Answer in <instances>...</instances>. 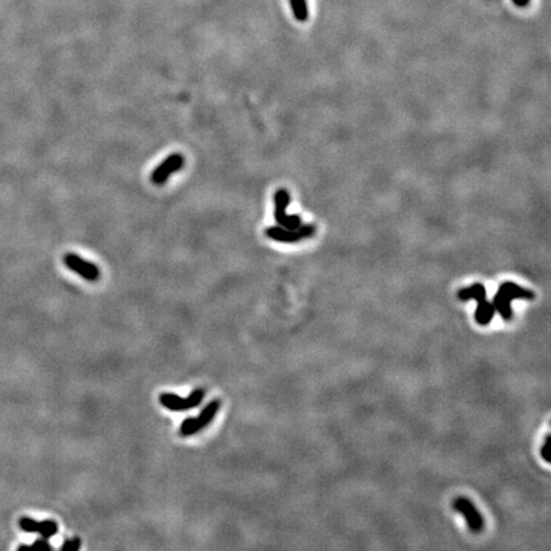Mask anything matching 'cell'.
Here are the masks:
<instances>
[{"instance_id":"obj_1","label":"cell","mask_w":551,"mask_h":551,"mask_svg":"<svg viewBox=\"0 0 551 551\" xmlns=\"http://www.w3.org/2000/svg\"><path fill=\"white\" fill-rule=\"evenodd\" d=\"M517 299L533 300L535 299V294L531 290L523 289V287L514 282L501 283L499 289H497L496 294H495L494 301H492L495 311L500 314V316L504 320H510L513 315V310L510 304H512L513 300H517Z\"/></svg>"},{"instance_id":"obj_2","label":"cell","mask_w":551,"mask_h":551,"mask_svg":"<svg viewBox=\"0 0 551 551\" xmlns=\"http://www.w3.org/2000/svg\"><path fill=\"white\" fill-rule=\"evenodd\" d=\"M458 299L462 301H468V300H476L477 307L475 311V319L476 323L480 325L490 324V322L494 318L495 309L494 305L488 301V296H486V289L483 283H474L472 286L465 287L461 289L458 291Z\"/></svg>"},{"instance_id":"obj_3","label":"cell","mask_w":551,"mask_h":551,"mask_svg":"<svg viewBox=\"0 0 551 551\" xmlns=\"http://www.w3.org/2000/svg\"><path fill=\"white\" fill-rule=\"evenodd\" d=\"M221 407V402L218 399H213L206 407L203 408L200 414L197 417H186L180 425L179 434L180 436H191V435L197 434L200 430H203L206 426H208L209 424L213 421V419L217 415L218 410Z\"/></svg>"},{"instance_id":"obj_4","label":"cell","mask_w":551,"mask_h":551,"mask_svg":"<svg viewBox=\"0 0 551 551\" xmlns=\"http://www.w3.org/2000/svg\"><path fill=\"white\" fill-rule=\"evenodd\" d=\"M290 193L286 189H278L274 193V220L277 225L289 230H296L303 225L300 216L287 215V207L290 204Z\"/></svg>"},{"instance_id":"obj_5","label":"cell","mask_w":551,"mask_h":551,"mask_svg":"<svg viewBox=\"0 0 551 551\" xmlns=\"http://www.w3.org/2000/svg\"><path fill=\"white\" fill-rule=\"evenodd\" d=\"M204 390L198 388L194 389L188 397H182L174 393H161L160 394V403L167 408L169 411L183 412L189 411L191 408H195L202 403L204 399Z\"/></svg>"},{"instance_id":"obj_6","label":"cell","mask_w":551,"mask_h":551,"mask_svg":"<svg viewBox=\"0 0 551 551\" xmlns=\"http://www.w3.org/2000/svg\"><path fill=\"white\" fill-rule=\"evenodd\" d=\"M315 234V227L313 225H301L296 230H289L285 227L276 225L265 230V235L269 239L278 243H298L309 239Z\"/></svg>"},{"instance_id":"obj_7","label":"cell","mask_w":551,"mask_h":551,"mask_svg":"<svg viewBox=\"0 0 551 551\" xmlns=\"http://www.w3.org/2000/svg\"><path fill=\"white\" fill-rule=\"evenodd\" d=\"M453 509L463 515L471 532L480 533L484 530L485 522L475 504L466 496H458L453 501Z\"/></svg>"},{"instance_id":"obj_8","label":"cell","mask_w":551,"mask_h":551,"mask_svg":"<svg viewBox=\"0 0 551 551\" xmlns=\"http://www.w3.org/2000/svg\"><path fill=\"white\" fill-rule=\"evenodd\" d=\"M63 260L64 264L66 265V268L79 274L86 281H90V282L99 281L100 274L101 273H100L99 267L95 263H91L88 260L83 259L82 256H79L75 253H66L64 255Z\"/></svg>"},{"instance_id":"obj_9","label":"cell","mask_w":551,"mask_h":551,"mask_svg":"<svg viewBox=\"0 0 551 551\" xmlns=\"http://www.w3.org/2000/svg\"><path fill=\"white\" fill-rule=\"evenodd\" d=\"M184 164L185 158L182 153H173L153 170V173L151 174V182L158 186L164 185L173 174L182 170Z\"/></svg>"},{"instance_id":"obj_10","label":"cell","mask_w":551,"mask_h":551,"mask_svg":"<svg viewBox=\"0 0 551 551\" xmlns=\"http://www.w3.org/2000/svg\"><path fill=\"white\" fill-rule=\"evenodd\" d=\"M19 527L27 533H37L44 539L49 540L54 537L59 531V526L53 519H45V521H36V519L30 518V517H22L19 519Z\"/></svg>"},{"instance_id":"obj_11","label":"cell","mask_w":551,"mask_h":551,"mask_svg":"<svg viewBox=\"0 0 551 551\" xmlns=\"http://www.w3.org/2000/svg\"><path fill=\"white\" fill-rule=\"evenodd\" d=\"M291 6L292 12L295 18L300 22H305L309 18V10H307V5L305 0H291Z\"/></svg>"},{"instance_id":"obj_12","label":"cell","mask_w":551,"mask_h":551,"mask_svg":"<svg viewBox=\"0 0 551 551\" xmlns=\"http://www.w3.org/2000/svg\"><path fill=\"white\" fill-rule=\"evenodd\" d=\"M18 550H28V551H51L53 546L49 544V541L44 537H40L36 541L33 542L32 545H22L19 546Z\"/></svg>"},{"instance_id":"obj_13","label":"cell","mask_w":551,"mask_h":551,"mask_svg":"<svg viewBox=\"0 0 551 551\" xmlns=\"http://www.w3.org/2000/svg\"><path fill=\"white\" fill-rule=\"evenodd\" d=\"M82 548V540L79 537L66 539L64 544L60 546V551H78Z\"/></svg>"},{"instance_id":"obj_14","label":"cell","mask_w":551,"mask_h":551,"mask_svg":"<svg viewBox=\"0 0 551 551\" xmlns=\"http://www.w3.org/2000/svg\"><path fill=\"white\" fill-rule=\"evenodd\" d=\"M550 450H551V436L550 435H548L545 439V443H544V445L541 447V457L545 459L546 462L551 461Z\"/></svg>"},{"instance_id":"obj_15","label":"cell","mask_w":551,"mask_h":551,"mask_svg":"<svg viewBox=\"0 0 551 551\" xmlns=\"http://www.w3.org/2000/svg\"><path fill=\"white\" fill-rule=\"evenodd\" d=\"M514 1L515 5L518 6H526L528 3H530V0H513Z\"/></svg>"}]
</instances>
